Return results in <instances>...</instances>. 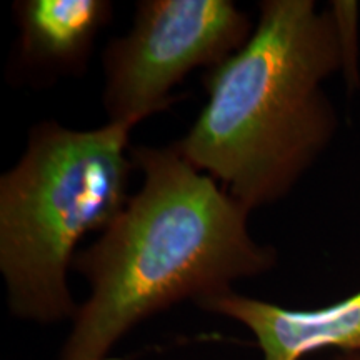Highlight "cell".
Returning <instances> with one entry per match:
<instances>
[{"instance_id": "7", "label": "cell", "mask_w": 360, "mask_h": 360, "mask_svg": "<svg viewBox=\"0 0 360 360\" xmlns=\"http://www.w3.org/2000/svg\"><path fill=\"white\" fill-rule=\"evenodd\" d=\"M342 360H360V354H352V355H345Z\"/></svg>"}, {"instance_id": "6", "label": "cell", "mask_w": 360, "mask_h": 360, "mask_svg": "<svg viewBox=\"0 0 360 360\" xmlns=\"http://www.w3.org/2000/svg\"><path fill=\"white\" fill-rule=\"evenodd\" d=\"M19 67L34 82L51 84L85 72L97 35L110 24L109 0H19Z\"/></svg>"}, {"instance_id": "5", "label": "cell", "mask_w": 360, "mask_h": 360, "mask_svg": "<svg viewBox=\"0 0 360 360\" xmlns=\"http://www.w3.org/2000/svg\"><path fill=\"white\" fill-rule=\"evenodd\" d=\"M249 328L262 360H302L322 349L360 354V290L314 310H292L229 292L200 305Z\"/></svg>"}, {"instance_id": "4", "label": "cell", "mask_w": 360, "mask_h": 360, "mask_svg": "<svg viewBox=\"0 0 360 360\" xmlns=\"http://www.w3.org/2000/svg\"><path fill=\"white\" fill-rule=\"evenodd\" d=\"M255 24L231 0H142L130 30L102 56L107 122L135 127L167 110L172 90L195 69L210 70L244 47Z\"/></svg>"}, {"instance_id": "2", "label": "cell", "mask_w": 360, "mask_h": 360, "mask_svg": "<svg viewBox=\"0 0 360 360\" xmlns=\"http://www.w3.org/2000/svg\"><path fill=\"white\" fill-rule=\"evenodd\" d=\"M142 186L72 269L90 295L72 319L58 360H107L139 323L175 304L232 292L262 276L277 250L250 236L249 210L169 147H132Z\"/></svg>"}, {"instance_id": "1", "label": "cell", "mask_w": 360, "mask_h": 360, "mask_svg": "<svg viewBox=\"0 0 360 360\" xmlns=\"http://www.w3.org/2000/svg\"><path fill=\"white\" fill-rule=\"evenodd\" d=\"M264 0L250 39L207 70V102L172 143L247 210L287 197L332 142L337 114L322 84L355 72L357 4Z\"/></svg>"}, {"instance_id": "3", "label": "cell", "mask_w": 360, "mask_h": 360, "mask_svg": "<svg viewBox=\"0 0 360 360\" xmlns=\"http://www.w3.org/2000/svg\"><path fill=\"white\" fill-rule=\"evenodd\" d=\"M132 127L79 130L44 120L0 177V272L12 314L53 323L74 319L67 274L77 245L103 232L129 200Z\"/></svg>"}]
</instances>
